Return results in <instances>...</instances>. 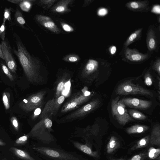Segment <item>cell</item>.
<instances>
[{
  "label": "cell",
  "instance_id": "obj_1",
  "mask_svg": "<svg viewBox=\"0 0 160 160\" xmlns=\"http://www.w3.org/2000/svg\"><path fill=\"white\" fill-rule=\"evenodd\" d=\"M13 35L17 48L16 49L13 47V52L18 58L28 81L36 82L39 74V61L28 52L16 32H13Z\"/></svg>",
  "mask_w": 160,
  "mask_h": 160
},
{
  "label": "cell",
  "instance_id": "obj_2",
  "mask_svg": "<svg viewBox=\"0 0 160 160\" xmlns=\"http://www.w3.org/2000/svg\"><path fill=\"white\" fill-rule=\"evenodd\" d=\"M125 106L122 99H120L119 97L112 100L111 109L112 115L120 124L123 125L132 120Z\"/></svg>",
  "mask_w": 160,
  "mask_h": 160
},
{
  "label": "cell",
  "instance_id": "obj_3",
  "mask_svg": "<svg viewBox=\"0 0 160 160\" xmlns=\"http://www.w3.org/2000/svg\"><path fill=\"white\" fill-rule=\"evenodd\" d=\"M119 55L123 61L134 64L144 62L148 60L152 55L148 52L143 53L136 48L131 49L128 47H122Z\"/></svg>",
  "mask_w": 160,
  "mask_h": 160
},
{
  "label": "cell",
  "instance_id": "obj_4",
  "mask_svg": "<svg viewBox=\"0 0 160 160\" xmlns=\"http://www.w3.org/2000/svg\"><path fill=\"white\" fill-rule=\"evenodd\" d=\"M117 94H141L152 97V93L149 90L138 84H135L130 80H127L121 83L116 90Z\"/></svg>",
  "mask_w": 160,
  "mask_h": 160
},
{
  "label": "cell",
  "instance_id": "obj_5",
  "mask_svg": "<svg viewBox=\"0 0 160 160\" xmlns=\"http://www.w3.org/2000/svg\"><path fill=\"white\" fill-rule=\"evenodd\" d=\"M146 43L147 52L151 55L154 52H158L160 47V26L150 25L148 27L146 33Z\"/></svg>",
  "mask_w": 160,
  "mask_h": 160
},
{
  "label": "cell",
  "instance_id": "obj_6",
  "mask_svg": "<svg viewBox=\"0 0 160 160\" xmlns=\"http://www.w3.org/2000/svg\"><path fill=\"white\" fill-rule=\"evenodd\" d=\"M33 148L44 155L56 160H80L69 153L50 148L40 147H34Z\"/></svg>",
  "mask_w": 160,
  "mask_h": 160
},
{
  "label": "cell",
  "instance_id": "obj_7",
  "mask_svg": "<svg viewBox=\"0 0 160 160\" xmlns=\"http://www.w3.org/2000/svg\"><path fill=\"white\" fill-rule=\"evenodd\" d=\"M1 47L3 57L8 68L10 71L15 73L17 69L16 61L12 54L11 47L7 40L2 41Z\"/></svg>",
  "mask_w": 160,
  "mask_h": 160
},
{
  "label": "cell",
  "instance_id": "obj_8",
  "mask_svg": "<svg viewBox=\"0 0 160 160\" xmlns=\"http://www.w3.org/2000/svg\"><path fill=\"white\" fill-rule=\"evenodd\" d=\"M41 101V97L38 93L33 94L23 99L19 103V106L24 111L30 112L37 107Z\"/></svg>",
  "mask_w": 160,
  "mask_h": 160
},
{
  "label": "cell",
  "instance_id": "obj_9",
  "mask_svg": "<svg viewBox=\"0 0 160 160\" xmlns=\"http://www.w3.org/2000/svg\"><path fill=\"white\" fill-rule=\"evenodd\" d=\"M125 6L129 10L135 12H147L151 10L148 0L130 1L126 3Z\"/></svg>",
  "mask_w": 160,
  "mask_h": 160
},
{
  "label": "cell",
  "instance_id": "obj_10",
  "mask_svg": "<svg viewBox=\"0 0 160 160\" xmlns=\"http://www.w3.org/2000/svg\"><path fill=\"white\" fill-rule=\"evenodd\" d=\"M125 106L133 108L147 109L151 105L150 101L135 98H125L122 99Z\"/></svg>",
  "mask_w": 160,
  "mask_h": 160
},
{
  "label": "cell",
  "instance_id": "obj_11",
  "mask_svg": "<svg viewBox=\"0 0 160 160\" xmlns=\"http://www.w3.org/2000/svg\"><path fill=\"white\" fill-rule=\"evenodd\" d=\"M37 21L41 25L51 31L58 33L59 30L52 19L47 16L38 15L36 18Z\"/></svg>",
  "mask_w": 160,
  "mask_h": 160
},
{
  "label": "cell",
  "instance_id": "obj_12",
  "mask_svg": "<svg viewBox=\"0 0 160 160\" xmlns=\"http://www.w3.org/2000/svg\"><path fill=\"white\" fill-rule=\"evenodd\" d=\"M143 28H139L132 32L127 38L123 45L122 47H128L133 42L141 39Z\"/></svg>",
  "mask_w": 160,
  "mask_h": 160
},
{
  "label": "cell",
  "instance_id": "obj_13",
  "mask_svg": "<svg viewBox=\"0 0 160 160\" xmlns=\"http://www.w3.org/2000/svg\"><path fill=\"white\" fill-rule=\"evenodd\" d=\"M8 1L18 5L22 10L25 12H28L31 7L32 2L34 1L31 0H8Z\"/></svg>",
  "mask_w": 160,
  "mask_h": 160
},
{
  "label": "cell",
  "instance_id": "obj_14",
  "mask_svg": "<svg viewBox=\"0 0 160 160\" xmlns=\"http://www.w3.org/2000/svg\"><path fill=\"white\" fill-rule=\"evenodd\" d=\"M9 150L18 158L25 160H35L26 151L14 147H11Z\"/></svg>",
  "mask_w": 160,
  "mask_h": 160
},
{
  "label": "cell",
  "instance_id": "obj_15",
  "mask_svg": "<svg viewBox=\"0 0 160 160\" xmlns=\"http://www.w3.org/2000/svg\"><path fill=\"white\" fill-rule=\"evenodd\" d=\"M89 96H86L84 94L83 95L79 97L78 98L74 99L72 101L69 102L65 107V108L63 110V112L67 111L75 108L78 104L81 102V101H81V100L83 99H88Z\"/></svg>",
  "mask_w": 160,
  "mask_h": 160
},
{
  "label": "cell",
  "instance_id": "obj_16",
  "mask_svg": "<svg viewBox=\"0 0 160 160\" xmlns=\"http://www.w3.org/2000/svg\"><path fill=\"white\" fill-rule=\"evenodd\" d=\"M14 18L15 22L18 26L25 28L24 25L26 23L25 20L21 12L18 8H16L15 11Z\"/></svg>",
  "mask_w": 160,
  "mask_h": 160
},
{
  "label": "cell",
  "instance_id": "obj_17",
  "mask_svg": "<svg viewBox=\"0 0 160 160\" xmlns=\"http://www.w3.org/2000/svg\"><path fill=\"white\" fill-rule=\"evenodd\" d=\"M148 127L146 126L135 125L127 129V131L129 133H141L147 130Z\"/></svg>",
  "mask_w": 160,
  "mask_h": 160
},
{
  "label": "cell",
  "instance_id": "obj_18",
  "mask_svg": "<svg viewBox=\"0 0 160 160\" xmlns=\"http://www.w3.org/2000/svg\"><path fill=\"white\" fill-rule=\"evenodd\" d=\"M128 113L131 117L136 119L143 120L147 118V117L145 115L139 111L135 110H129Z\"/></svg>",
  "mask_w": 160,
  "mask_h": 160
},
{
  "label": "cell",
  "instance_id": "obj_19",
  "mask_svg": "<svg viewBox=\"0 0 160 160\" xmlns=\"http://www.w3.org/2000/svg\"><path fill=\"white\" fill-rule=\"evenodd\" d=\"M71 0H64L61 1L55 8V11L58 12H62L66 11L67 9V6Z\"/></svg>",
  "mask_w": 160,
  "mask_h": 160
},
{
  "label": "cell",
  "instance_id": "obj_20",
  "mask_svg": "<svg viewBox=\"0 0 160 160\" xmlns=\"http://www.w3.org/2000/svg\"><path fill=\"white\" fill-rule=\"evenodd\" d=\"M73 144L76 148L82 152L89 155H93L91 149L86 145L77 142H74Z\"/></svg>",
  "mask_w": 160,
  "mask_h": 160
},
{
  "label": "cell",
  "instance_id": "obj_21",
  "mask_svg": "<svg viewBox=\"0 0 160 160\" xmlns=\"http://www.w3.org/2000/svg\"><path fill=\"white\" fill-rule=\"evenodd\" d=\"M2 100L5 108L6 110L9 109L10 106V94L8 92H4L2 93Z\"/></svg>",
  "mask_w": 160,
  "mask_h": 160
},
{
  "label": "cell",
  "instance_id": "obj_22",
  "mask_svg": "<svg viewBox=\"0 0 160 160\" xmlns=\"http://www.w3.org/2000/svg\"><path fill=\"white\" fill-rule=\"evenodd\" d=\"M151 69L160 74V58L156 57L154 60H152L151 62Z\"/></svg>",
  "mask_w": 160,
  "mask_h": 160
},
{
  "label": "cell",
  "instance_id": "obj_23",
  "mask_svg": "<svg viewBox=\"0 0 160 160\" xmlns=\"http://www.w3.org/2000/svg\"><path fill=\"white\" fill-rule=\"evenodd\" d=\"M151 69L148 68L146 71L144 75V82L148 86H151L152 83V80L151 73Z\"/></svg>",
  "mask_w": 160,
  "mask_h": 160
},
{
  "label": "cell",
  "instance_id": "obj_24",
  "mask_svg": "<svg viewBox=\"0 0 160 160\" xmlns=\"http://www.w3.org/2000/svg\"><path fill=\"white\" fill-rule=\"evenodd\" d=\"M1 66L3 72L9 80L12 81H13L14 77L8 67L2 62L1 63Z\"/></svg>",
  "mask_w": 160,
  "mask_h": 160
},
{
  "label": "cell",
  "instance_id": "obj_25",
  "mask_svg": "<svg viewBox=\"0 0 160 160\" xmlns=\"http://www.w3.org/2000/svg\"><path fill=\"white\" fill-rule=\"evenodd\" d=\"M12 9L11 8H5L4 12V16L3 22L5 23L7 20L11 21L12 20L11 13Z\"/></svg>",
  "mask_w": 160,
  "mask_h": 160
},
{
  "label": "cell",
  "instance_id": "obj_26",
  "mask_svg": "<svg viewBox=\"0 0 160 160\" xmlns=\"http://www.w3.org/2000/svg\"><path fill=\"white\" fill-rule=\"evenodd\" d=\"M28 135H24L18 138L15 141V146H20L25 144L28 140Z\"/></svg>",
  "mask_w": 160,
  "mask_h": 160
},
{
  "label": "cell",
  "instance_id": "obj_27",
  "mask_svg": "<svg viewBox=\"0 0 160 160\" xmlns=\"http://www.w3.org/2000/svg\"><path fill=\"white\" fill-rule=\"evenodd\" d=\"M5 23L2 22L0 27V38L2 41H4L5 38Z\"/></svg>",
  "mask_w": 160,
  "mask_h": 160
},
{
  "label": "cell",
  "instance_id": "obj_28",
  "mask_svg": "<svg viewBox=\"0 0 160 160\" xmlns=\"http://www.w3.org/2000/svg\"><path fill=\"white\" fill-rule=\"evenodd\" d=\"M10 121L12 126L17 131L19 130V124L17 118L14 116L12 117L10 119Z\"/></svg>",
  "mask_w": 160,
  "mask_h": 160
},
{
  "label": "cell",
  "instance_id": "obj_29",
  "mask_svg": "<svg viewBox=\"0 0 160 160\" xmlns=\"http://www.w3.org/2000/svg\"><path fill=\"white\" fill-rule=\"evenodd\" d=\"M66 60L70 62H75L79 59V57L75 55H71L68 56L65 58Z\"/></svg>",
  "mask_w": 160,
  "mask_h": 160
},
{
  "label": "cell",
  "instance_id": "obj_30",
  "mask_svg": "<svg viewBox=\"0 0 160 160\" xmlns=\"http://www.w3.org/2000/svg\"><path fill=\"white\" fill-rule=\"evenodd\" d=\"M62 28L65 31L68 32H71L73 31V29L68 24L65 23H62Z\"/></svg>",
  "mask_w": 160,
  "mask_h": 160
},
{
  "label": "cell",
  "instance_id": "obj_31",
  "mask_svg": "<svg viewBox=\"0 0 160 160\" xmlns=\"http://www.w3.org/2000/svg\"><path fill=\"white\" fill-rule=\"evenodd\" d=\"M44 123L45 126L48 128H50L52 126V122L51 120L49 118H46L44 120Z\"/></svg>",
  "mask_w": 160,
  "mask_h": 160
},
{
  "label": "cell",
  "instance_id": "obj_32",
  "mask_svg": "<svg viewBox=\"0 0 160 160\" xmlns=\"http://www.w3.org/2000/svg\"><path fill=\"white\" fill-rule=\"evenodd\" d=\"M42 3L43 4L48 5V6H50L54 2L56 1L54 0H42L41 1Z\"/></svg>",
  "mask_w": 160,
  "mask_h": 160
},
{
  "label": "cell",
  "instance_id": "obj_33",
  "mask_svg": "<svg viewBox=\"0 0 160 160\" xmlns=\"http://www.w3.org/2000/svg\"><path fill=\"white\" fill-rule=\"evenodd\" d=\"M117 51V48L116 46L112 45L109 47V51L110 53L112 55L114 54Z\"/></svg>",
  "mask_w": 160,
  "mask_h": 160
},
{
  "label": "cell",
  "instance_id": "obj_34",
  "mask_svg": "<svg viewBox=\"0 0 160 160\" xmlns=\"http://www.w3.org/2000/svg\"><path fill=\"white\" fill-rule=\"evenodd\" d=\"M158 149H156L154 148L151 149L149 153V156L151 158H153L155 157V153Z\"/></svg>",
  "mask_w": 160,
  "mask_h": 160
},
{
  "label": "cell",
  "instance_id": "obj_35",
  "mask_svg": "<svg viewBox=\"0 0 160 160\" xmlns=\"http://www.w3.org/2000/svg\"><path fill=\"white\" fill-rule=\"evenodd\" d=\"M64 86V83L63 82H60L58 86L57 87V91H61L62 89Z\"/></svg>",
  "mask_w": 160,
  "mask_h": 160
},
{
  "label": "cell",
  "instance_id": "obj_36",
  "mask_svg": "<svg viewBox=\"0 0 160 160\" xmlns=\"http://www.w3.org/2000/svg\"><path fill=\"white\" fill-rule=\"evenodd\" d=\"M116 145V142L114 140L111 141L109 144V147L111 148H113Z\"/></svg>",
  "mask_w": 160,
  "mask_h": 160
},
{
  "label": "cell",
  "instance_id": "obj_37",
  "mask_svg": "<svg viewBox=\"0 0 160 160\" xmlns=\"http://www.w3.org/2000/svg\"><path fill=\"white\" fill-rule=\"evenodd\" d=\"M41 110L40 108L36 109L35 111L34 115L35 116H37L41 112Z\"/></svg>",
  "mask_w": 160,
  "mask_h": 160
},
{
  "label": "cell",
  "instance_id": "obj_38",
  "mask_svg": "<svg viewBox=\"0 0 160 160\" xmlns=\"http://www.w3.org/2000/svg\"><path fill=\"white\" fill-rule=\"evenodd\" d=\"M141 157L139 155H136L132 158L131 160H140Z\"/></svg>",
  "mask_w": 160,
  "mask_h": 160
},
{
  "label": "cell",
  "instance_id": "obj_39",
  "mask_svg": "<svg viewBox=\"0 0 160 160\" xmlns=\"http://www.w3.org/2000/svg\"><path fill=\"white\" fill-rule=\"evenodd\" d=\"M0 58L3 60H4V58L3 57L2 52V51L1 44L0 43Z\"/></svg>",
  "mask_w": 160,
  "mask_h": 160
},
{
  "label": "cell",
  "instance_id": "obj_40",
  "mask_svg": "<svg viewBox=\"0 0 160 160\" xmlns=\"http://www.w3.org/2000/svg\"><path fill=\"white\" fill-rule=\"evenodd\" d=\"M146 143V141L144 139H142L140 141L139 144L140 145L142 146L145 145Z\"/></svg>",
  "mask_w": 160,
  "mask_h": 160
},
{
  "label": "cell",
  "instance_id": "obj_41",
  "mask_svg": "<svg viewBox=\"0 0 160 160\" xmlns=\"http://www.w3.org/2000/svg\"><path fill=\"white\" fill-rule=\"evenodd\" d=\"M94 0H86L85 1L86 2V4H85L86 5H87L88 4H90L91 3H92V2L94 1Z\"/></svg>",
  "mask_w": 160,
  "mask_h": 160
},
{
  "label": "cell",
  "instance_id": "obj_42",
  "mask_svg": "<svg viewBox=\"0 0 160 160\" xmlns=\"http://www.w3.org/2000/svg\"><path fill=\"white\" fill-rule=\"evenodd\" d=\"M70 83L69 82H68L65 85V87L66 88L68 89L70 87Z\"/></svg>",
  "mask_w": 160,
  "mask_h": 160
},
{
  "label": "cell",
  "instance_id": "obj_43",
  "mask_svg": "<svg viewBox=\"0 0 160 160\" xmlns=\"http://www.w3.org/2000/svg\"><path fill=\"white\" fill-rule=\"evenodd\" d=\"M6 144V143L5 142L0 140V146H5Z\"/></svg>",
  "mask_w": 160,
  "mask_h": 160
},
{
  "label": "cell",
  "instance_id": "obj_44",
  "mask_svg": "<svg viewBox=\"0 0 160 160\" xmlns=\"http://www.w3.org/2000/svg\"><path fill=\"white\" fill-rule=\"evenodd\" d=\"M160 15H159L158 17V23H160Z\"/></svg>",
  "mask_w": 160,
  "mask_h": 160
},
{
  "label": "cell",
  "instance_id": "obj_45",
  "mask_svg": "<svg viewBox=\"0 0 160 160\" xmlns=\"http://www.w3.org/2000/svg\"><path fill=\"white\" fill-rule=\"evenodd\" d=\"M2 160H6V158H4Z\"/></svg>",
  "mask_w": 160,
  "mask_h": 160
}]
</instances>
